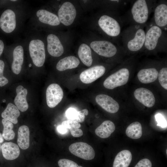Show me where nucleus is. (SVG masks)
Returning a JSON list of instances; mask_svg holds the SVG:
<instances>
[{
    "instance_id": "e433bc0d",
    "label": "nucleus",
    "mask_w": 167,
    "mask_h": 167,
    "mask_svg": "<svg viewBox=\"0 0 167 167\" xmlns=\"http://www.w3.org/2000/svg\"><path fill=\"white\" fill-rule=\"evenodd\" d=\"M57 130L59 133L62 134H66L68 131L67 129L62 125L57 126Z\"/></svg>"
},
{
    "instance_id": "4c0bfd02",
    "label": "nucleus",
    "mask_w": 167,
    "mask_h": 167,
    "mask_svg": "<svg viewBox=\"0 0 167 167\" xmlns=\"http://www.w3.org/2000/svg\"><path fill=\"white\" fill-rule=\"evenodd\" d=\"M4 49V44L3 41L0 40V56L3 53Z\"/></svg>"
},
{
    "instance_id": "cd10ccee",
    "label": "nucleus",
    "mask_w": 167,
    "mask_h": 167,
    "mask_svg": "<svg viewBox=\"0 0 167 167\" xmlns=\"http://www.w3.org/2000/svg\"><path fill=\"white\" fill-rule=\"evenodd\" d=\"M127 136L134 139L140 138L142 135V127L140 123L135 122L129 125L126 131Z\"/></svg>"
},
{
    "instance_id": "dca6fc26",
    "label": "nucleus",
    "mask_w": 167,
    "mask_h": 167,
    "mask_svg": "<svg viewBox=\"0 0 167 167\" xmlns=\"http://www.w3.org/2000/svg\"><path fill=\"white\" fill-rule=\"evenodd\" d=\"M48 52L54 57L61 56L64 52V48L57 36L53 34L48 35L47 38Z\"/></svg>"
},
{
    "instance_id": "aec40b11",
    "label": "nucleus",
    "mask_w": 167,
    "mask_h": 167,
    "mask_svg": "<svg viewBox=\"0 0 167 167\" xmlns=\"http://www.w3.org/2000/svg\"><path fill=\"white\" fill-rule=\"evenodd\" d=\"M3 156L6 160H12L18 158L20 154L18 146L12 142L3 143L1 146Z\"/></svg>"
},
{
    "instance_id": "ddd939ff",
    "label": "nucleus",
    "mask_w": 167,
    "mask_h": 167,
    "mask_svg": "<svg viewBox=\"0 0 167 167\" xmlns=\"http://www.w3.org/2000/svg\"><path fill=\"white\" fill-rule=\"evenodd\" d=\"M105 70V67L102 65L93 66L83 71L80 75V79L84 83H91L102 76Z\"/></svg>"
},
{
    "instance_id": "c9c22d12",
    "label": "nucleus",
    "mask_w": 167,
    "mask_h": 167,
    "mask_svg": "<svg viewBox=\"0 0 167 167\" xmlns=\"http://www.w3.org/2000/svg\"><path fill=\"white\" fill-rule=\"evenodd\" d=\"M156 119L159 126L162 127H165L166 126V121L163 116L161 114H158L155 116Z\"/></svg>"
},
{
    "instance_id": "ea45409f",
    "label": "nucleus",
    "mask_w": 167,
    "mask_h": 167,
    "mask_svg": "<svg viewBox=\"0 0 167 167\" xmlns=\"http://www.w3.org/2000/svg\"><path fill=\"white\" fill-rule=\"evenodd\" d=\"M11 1L14 2V1H16V0H11Z\"/></svg>"
},
{
    "instance_id": "423d86ee",
    "label": "nucleus",
    "mask_w": 167,
    "mask_h": 167,
    "mask_svg": "<svg viewBox=\"0 0 167 167\" xmlns=\"http://www.w3.org/2000/svg\"><path fill=\"white\" fill-rule=\"evenodd\" d=\"M28 49L34 65L38 67L42 66L45 59V45L43 41L39 39L31 40L29 43Z\"/></svg>"
},
{
    "instance_id": "6e6552de",
    "label": "nucleus",
    "mask_w": 167,
    "mask_h": 167,
    "mask_svg": "<svg viewBox=\"0 0 167 167\" xmlns=\"http://www.w3.org/2000/svg\"><path fill=\"white\" fill-rule=\"evenodd\" d=\"M154 15L151 23L166 30L167 25V2L161 1L156 3L154 8Z\"/></svg>"
},
{
    "instance_id": "a878e982",
    "label": "nucleus",
    "mask_w": 167,
    "mask_h": 167,
    "mask_svg": "<svg viewBox=\"0 0 167 167\" xmlns=\"http://www.w3.org/2000/svg\"><path fill=\"white\" fill-rule=\"evenodd\" d=\"M17 142L19 147L23 150L28 149L29 146L30 131L28 126H20L18 131Z\"/></svg>"
},
{
    "instance_id": "58836bf2",
    "label": "nucleus",
    "mask_w": 167,
    "mask_h": 167,
    "mask_svg": "<svg viewBox=\"0 0 167 167\" xmlns=\"http://www.w3.org/2000/svg\"><path fill=\"white\" fill-rule=\"evenodd\" d=\"M4 141L2 135L0 133V143H2Z\"/></svg>"
},
{
    "instance_id": "473e14b6",
    "label": "nucleus",
    "mask_w": 167,
    "mask_h": 167,
    "mask_svg": "<svg viewBox=\"0 0 167 167\" xmlns=\"http://www.w3.org/2000/svg\"><path fill=\"white\" fill-rule=\"evenodd\" d=\"M58 164L59 167H83L78 165L73 161L66 159L59 160Z\"/></svg>"
},
{
    "instance_id": "4be33fe9",
    "label": "nucleus",
    "mask_w": 167,
    "mask_h": 167,
    "mask_svg": "<svg viewBox=\"0 0 167 167\" xmlns=\"http://www.w3.org/2000/svg\"><path fill=\"white\" fill-rule=\"evenodd\" d=\"M132 158L131 152L124 150L118 153L114 160L113 167H128Z\"/></svg>"
},
{
    "instance_id": "7ed1b4c3",
    "label": "nucleus",
    "mask_w": 167,
    "mask_h": 167,
    "mask_svg": "<svg viewBox=\"0 0 167 167\" xmlns=\"http://www.w3.org/2000/svg\"><path fill=\"white\" fill-rule=\"evenodd\" d=\"M167 39V35L165 31L150 23L147 25L143 49L148 52L166 50Z\"/></svg>"
},
{
    "instance_id": "c756f323",
    "label": "nucleus",
    "mask_w": 167,
    "mask_h": 167,
    "mask_svg": "<svg viewBox=\"0 0 167 167\" xmlns=\"http://www.w3.org/2000/svg\"><path fill=\"white\" fill-rule=\"evenodd\" d=\"M2 123L3 126L2 136L5 140L9 141L13 139L15 136V133L13 130L14 126L11 122L3 119Z\"/></svg>"
},
{
    "instance_id": "f8f14e48",
    "label": "nucleus",
    "mask_w": 167,
    "mask_h": 167,
    "mask_svg": "<svg viewBox=\"0 0 167 167\" xmlns=\"http://www.w3.org/2000/svg\"><path fill=\"white\" fill-rule=\"evenodd\" d=\"M16 25V15L10 9L4 11L0 17V28L4 32L9 33L15 29Z\"/></svg>"
},
{
    "instance_id": "9d476101",
    "label": "nucleus",
    "mask_w": 167,
    "mask_h": 167,
    "mask_svg": "<svg viewBox=\"0 0 167 167\" xmlns=\"http://www.w3.org/2000/svg\"><path fill=\"white\" fill-rule=\"evenodd\" d=\"M58 15L60 22L65 26H69L74 20L76 15V10L72 3L65 2L59 9Z\"/></svg>"
},
{
    "instance_id": "1a4fd4ad",
    "label": "nucleus",
    "mask_w": 167,
    "mask_h": 167,
    "mask_svg": "<svg viewBox=\"0 0 167 167\" xmlns=\"http://www.w3.org/2000/svg\"><path fill=\"white\" fill-rule=\"evenodd\" d=\"M69 149L74 155L85 160H91L95 156V152L92 147L84 142L73 143L70 146Z\"/></svg>"
},
{
    "instance_id": "b1692460",
    "label": "nucleus",
    "mask_w": 167,
    "mask_h": 167,
    "mask_svg": "<svg viewBox=\"0 0 167 167\" xmlns=\"http://www.w3.org/2000/svg\"><path fill=\"white\" fill-rule=\"evenodd\" d=\"M115 129L114 123L110 120H106L95 130L96 135L101 138H106L110 136Z\"/></svg>"
},
{
    "instance_id": "72a5a7b5",
    "label": "nucleus",
    "mask_w": 167,
    "mask_h": 167,
    "mask_svg": "<svg viewBox=\"0 0 167 167\" xmlns=\"http://www.w3.org/2000/svg\"><path fill=\"white\" fill-rule=\"evenodd\" d=\"M5 64L3 61L0 60V86L2 87L8 84V79L3 75Z\"/></svg>"
},
{
    "instance_id": "a211bd4d",
    "label": "nucleus",
    "mask_w": 167,
    "mask_h": 167,
    "mask_svg": "<svg viewBox=\"0 0 167 167\" xmlns=\"http://www.w3.org/2000/svg\"><path fill=\"white\" fill-rule=\"evenodd\" d=\"M36 16L41 22L51 26L60 24L58 17L55 14L45 9H40L36 12Z\"/></svg>"
},
{
    "instance_id": "bb28decb",
    "label": "nucleus",
    "mask_w": 167,
    "mask_h": 167,
    "mask_svg": "<svg viewBox=\"0 0 167 167\" xmlns=\"http://www.w3.org/2000/svg\"><path fill=\"white\" fill-rule=\"evenodd\" d=\"M78 54L80 60L85 65L90 66L92 65L93 60L91 50L88 45L84 43L81 44L79 48Z\"/></svg>"
},
{
    "instance_id": "393cba45",
    "label": "nucleus",
    "mask_w": 167,
    "mask_h": 167,
    "mask_svg": "<svg viewBox=\"0 0 167 167\" xmlns=\"http://www.w3.org/2000/svg\"><path fill=\"white\" fill-rule=\"evenodd\" d=\"M20 115V112L16 106L9 103L2 113L1 116L3 119L16 124L18 122V118Z\"/></svg>"
},
{
    "instance_id": "7c9ffc66",
    "label": "nucleus",
    "mask_w": 167,
    "mask_h": 167,
    "mask_svg": "<svg viewBox=\"0 0 167 167\" xmlns=\"http://www.w3.org/2000/svg\"><path fill=\"white\" fill-rule=\"evenodd\" d=\"M159 82L161 86L167 89V68L163 67L160 70L158 75Z\"/></svg>"
},
{
    "instance_id": "f3484780",
    "label": "nucleus",
    "mask_w": 167,
    "mask_h": 167,
    "mask_svg": "<svg viewBox=\"0 0 167 167\" xmlns=\"http://www.w3.org/2000/svg\"><path fill=\"white\" fill-rule=\"evenodd\" d=\"M13 56L11 69L14 74L18 75L21 71L24 60V50L22 45H18L15 47Z\"/></svg>"
},
{
    "instance_id": "4468645a",
    "label": "nucleus",
    "mask_w": 167,
    "mask_h": 167,
    "mask_svg": "<svg viewBox=\"0 0 167 167\" xmlns=\"http://www.w3.org/2000/svg\"><path fill=\"white\" fill-rule=\"evenodd\" d=\"M95 100L97 104L109 113H115L119 110V106L118 103L108 95H98L96 96Z\"/></svg>"
},
{
    "instance_id": "c85d7f7f",
    "label": "nucleus",
    "mask_w": 167,
    "mask_h": 167,
    "mask_svg": "<svg viewBox=\"0 0 167 167\" xmlns=\"http://www.w3.org/2000/svg\"><path fill=\"white\" fill-rule=\"evenodd\" d=\"M61 125L69 129L71 135L74 137H79L83 135L82 131L79 129L81 125L76 121L71 120L64 121L62 122Z\"/></svg>"
},
{
    "instance_id": "39448f33",
    "label": "nucleus",
    "mask_w": 167,
    "mask_h": 167,
    "mask_svg": "<svg viewBox=\"0 0 167 167\" xmlns=\"http://www.w3.org/2000/svg\"><path fill=\"white\" fill-rule=\"evenodd\" d=\"M90 45L92 49L97 54L106 58H111L124 52L122 46L106 40L94 41Z\"/></svg>"
},
{
    "instance_id": "f03ea898",
    "label": "nucleus",
    "mask_w": 167,
    "mask_h": 167,
    "mask_svg": "<svg viewBox=\"0 0 167 167\" xmlns=\"http://www.w3.org/2000/svg\"><path fill=\"white\" fill-rule=\"evenodd\" d=\"M156 3L155 0H136L128 13L123 18L124 22L129 23L131 25H146Z\"/></svg>"
},
{
    "instance_id": "6ab92c4d",
    "label": "nucleus",
    "mask_w": 167,
    "mask_h": 167,
    "mask_svg": "<svg viewBox=\"0 0 167 167\" xmlns=\"http://www.w3.org/2000/svg\"><path fill=\"white\" fill-rule=\"evenodd\" d=\"M16 91L17 95L14 100L15 104L19 110L22 112H25L28 108L26 99L27 90L22 86L19 85L16 88Z\"/></svg>"
},
{
    "instance_id": "9b49d317",
    "label": "nucleus",
    "mask_w": 167,
    "mask_h": 167,
    "mask_svg": "<svg viewBox=\"0 0 167 167\" xmlns=\"http://www.w3.org/2000/svg\"><path fill=\"white\" fill-rule=\"evenodd\" d=\"M63 96V90L57 84H52L47 87L46 92V102L48 106L53 108L56 106L62 101Z\"/></svg>"
},
{
    "instance_id": "2eb2a0df",
    "label": "nucleus",
    "mask_w": 167,
    "mask_h": 167,
    "mask_svg": "<svg viewBox=\"0 0 167 167\" xmlns=\"http://www.w3.org/2000/svg\"><path fill=\"white\" fill-rule=\"evenodd\" d=\"M134 94L136 100L147 107H151L155 104L154 95L151 91L146 88H138L135 91Z\"/></svg>"
},
{
    "instance_id": "5701e85b",
    "label": "nucleus",
    "mask_w": 167,
    "mask_h": 167,
    "mask_svg": "<svg viewBox=\"0 0 167 167\" xmlns=\"http://www.w3.org/2000/svg\"><path fill=\"white\" fill-rule=\"evenodd\" d=\"M79 63V61L77 57L69 56L60 60L56 65V68L59 71H63L76 68Z\"/></svg>"
},
{
    "instance_id": "0eeeda50",
    "label": "nucleus",
    "mask_w": 167,
    "mask_h": 167,
    "mask_svg": "<svg viewBox=\"0 0 167 167\" xmlns=\"http://www.w3.org/2000/svg\"><path fill=\"white\" fill-rule=\"evenodd\" d=\"M129 71L126 68L120 69L104 81L103 85L106 88L112 89L126 84L129 77Z\"/></svg>"
},
{
    "instance_id": "f704fd0d",
    "label": "nucleus",
    "mask_w": 167,
    "mask_h": 167,
    "mask_svg": "<svg viewBox=\"0 0 167 167\" xmlns=\"http://www.w3.org/2000/svg\"><path fill=\"white\" fill-rule=\"evenodd\" d=\"M151 161L147 158L143 159L139 161L134 167H152Z\"/></svg>"
},
{
    "instance_id": "2f4dec72",
    "label": "nucleus",
    "mask_w": 167,
    "mask_h": 167,
    "mask_svg": "<svg viewBox=\"0 0 167 167\" xmlns=\"http://www.w3.org/2000/svg\"><path fill=\"white\" fill-rule=\"evenodd\" d=\"M66 114L69 120L78 122L79 116V111H77L75 109L69 108L66 110Z\"/></svg>"
},
{
    "instance_id": "f257e3e1",
    "label": "nucleus",
    "mask_w": 167,
    "mask_h": 167,
    "mask_svg": "<svg viewBox=\"0 0 167 167\" xmlns=\"http://www.w3.org/2000/svg\"><path fill=\"white\" fill-rule=\"evenodd\" d=\"M145 25H131L122 33V41L124 52L135 53L143 49L145 41Z\"/></svg>"
},
{
    "instance_id": "412c9836",
    "label": "nucleus",
    "mask_w": 167,
    "mask_h": 167,
    "mask_svg": "<svg viewBox=\"0 0 167 167\" xmlns=\"http://www.w3.org/2000/svg\"><path fill=\"white\" fill-rule=\"evenodd\" d=\"M158 72L155 68H143L138 73L139 81L144 84H148L155 81L158 77Z\"/></svg>"
},
{
    "instance_id": "20e7f679",
    "label": "nucleus",
    "mask_w": 167,
    "mask_h": 167,
    "mask_svg": "<svg viewBox=\"0 0 167 167\" xmlns=\"http://www.w3.org/2000/svg\"><path fill=\"white\" fill-rule=\"evenodd\" d=\"M124 22L123 18L119 15L114 18L104 15L100 17L98 24L101 29L107 35L114 37H118L121 35Z\"/></svg>"
}]
</instances>
